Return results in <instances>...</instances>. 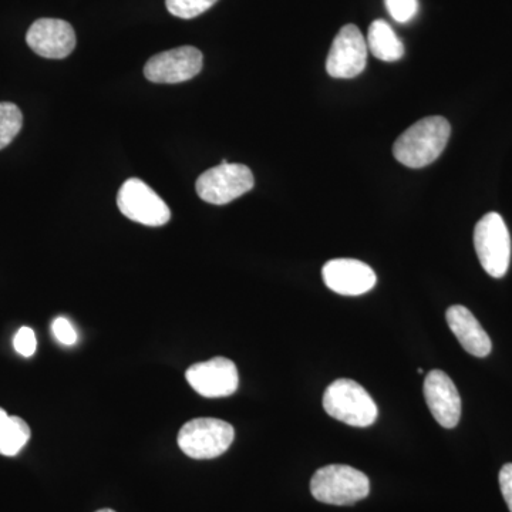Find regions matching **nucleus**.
I'll use <instances>...</instances> for the list:
<instances>
[{"label": "nucleus", "mask_w": 512, "mask_h": 512, "mask_svg": "<svg viewBox=\"0 0 512 512\" xmlns=\"http://www.w3.org/2000/svg\"><path fill=\"white\" fill-rule=\"evenodd\" d=\"M390 16L396 22H410L419 12V0H384Z\"/></svg>", "instance_id": "19"}, {"label": "nucleus", "mask_w": 512, "mask_h": 512, "mask_svg": "<svg viewBox=\"0 0 512 512\" xmlns=\"http://www.w3.org/2000/svg\"><path fill=\"white\" fill-rule=\"evenodd\" d=\"M32 436L25 420L18 416H9L0 407V454L13 457L23 450Z\"/></svg>", "instance_id": "16"}, {"label": "nucleus", "mask_w": 512, "mask_h": 512, "mask_svg": "<svg viewBox=\"0 0 512 512\" xmlns=\"http://www.w3.org/2000/svg\"><path fill=\"white\" fill-rule=\"evenodd\" d=\"M53 335L62 345L72 346L77 342L76 329L66 318H57L52 325Z\"/></svg>", "instance_id": "21"}, {"label": "nucleus", "mask_w": 512, "mask_h": 512, "mask_svg": "<svg viewBox=\"0 0 512 512\" xmlns=\"http://www.w3.org/2000/svg\"><path fill=\"white\" fill-rule=\"evenodd\" d=\"M323 409L333 419L353 427L372 426L379 416L375 400L365 387L350 379L329 384L323 394Z\"/></svg>", "instance_id": "2"}, {"label": "nucleus", "mask_w": 512, "mask_h": 512, "mask_svg": "<svg viewBox=\"0 0 512 512\" xmlns=\"http://www.w3.org/2000/svg\"><path fill=\"white\" fill-rule=\"evenodd\" d=\"M367 47L383 62H397L404 56L402 40L386 20H375L367 33Z\"/></svg>", "instance_id": "15"}, {"label": "nucleus", "mask_w": 512, "mask_h": 512, "mask_svg": "<svg viewBox=\"0 0 512 512\" xmlns=\"http://www.w3.org/2000/svg\"><path fill=\"white\" fill-rule=\"evenodd\" d=\"M185 379L195 392L207 399L232 396L239 386L237 366L222 356L195 363L185 372Z\"/></svg>", "instance_id": "9"}, {"label": "nucleus", "mask_w": 512, "mask_h": 512, "mask_svg": "<svg viewBox=\"0 0 512 512\" xmlns=\"http://www.w3.org/2000/svg\"><path fill=\"white\" fill-rule=\"evenodd\" d=\"M218 0H165L168 12L180 19H194L207 12Z\"/></svg>", "instance_id": "18"}, {"label": "nucleus", "mask_w": 512, "mask_h": 512, "mask_svg": "<svg viewBox=\"0 0 512 512\" xmlns=\"http://www.w3.org/2000/svg\"><path fill=\"white\" fill-rule=\"evenodd\" d=\"M23 126V114L16 104L3 101L0 103V150L8 147Z\"/></svg>", "instance_id": "17"}, {"label": "nucleus", "mask_w": 512, "mask_h": 512, "mask_svg": "<svg viewBox=\"0 0 512 512\" xmlns=\"http://www.w3.org/2000/svg\"><path fill=\"white\" fill-rule=\"evenodd\" d=\"M446 319L451 332L467 353L476 357L490 355L493 349L490 336L467 308L461 305L451 306L446 312Z\"/></svg>", "instance_id": "14"}, {"label": "nucleus", "mask_w": 512, "mask_h": 512, "mask_svg": "<svg viewBox=\"0 0 512 512\" xmlns=\"http://www.w3.org/2000/svg\"><path fill=\"white\" fill-rule=\"evenodd\" d=\"M254 174L247 165L222 160L220 165L202 173L195 183L198 197L208 204H229L254 188Z\"/></svg>", "instance_id": "6"}, {"label": "nucleus", "mask_w": 512, "mask_h": 512, "mask_svg": "<svg viewBox=\"0 0 512 512\" xmlns=\"http://www.w3.org/2000/svg\"><path fill=\"white\" fill-rule=\"evenodd\" d=\"M417 372H419V373H420V375H423L424 370H423V369H417Z\"/></svg>", "instance_id": "24"}, {"label": "nucleus", "mask_w": 512, "mask_h": 512, "mask_svg": "<svg viewBox=\"0 0 512 512\" xmlns=\"http://www.w3.org/2000/svg\"><path fill=\"white\" fill-rule=\"evenodd\" d=\"M311 493L319 503L353 505L369 495L370 481L356 468L332 464L313 474Z\"/></svg>", "instance_id": "3"}, {"label": "nucleus", "mask_w": 512, "mask_h": 512, "mask_svg": "<svg viewBox=\"0 0 512 512\" xmlns=\"http://www.w3.org/2000/svg\"><path fill=\"white\" fill-rule=\"evenodd\" d=\"M500 487L505 503L512 512V464H505L500 471Z\"/></svg>", "instance_id": "22"}, {"label": "nucleus", "mask_w": 512, "mask_h": 512, "mask_svg": "<svg viewBox=\"0 0 512 512\" xmlns=\"http://www.w3.org/2000/svg\"><path fill=\"white\" fill-rule=\"evenodd\" d=\"M117 205L128 220L147 227H163L171 220L170 208L163 198L138 178H130L121 185Z\"/></svg>", "instance_id": "7"}, {"label": "nucleus", "mask_w": 512, "mask_h": 512, "mask_svg": "<svg viewBox=\"0 0 512 512\" xmlns=\"http://www.w3.org/2000/svg\"><path fill=\"white\" fill-rule=\"evenodd\" d=\"M367 43L355 25H346L330 47L326 72L335 79H353L366 69Z\"/></svg>", "instance_id": "10"}, {"label": "nucleus", "mask_w": 512, "mask_h": 512, "mask_svg": "<svg viewBox=\"0 0 512 512\" xmlns=\"http://www.w3.org/2000/svg\"><path fill=\"white\" fill-rule=\"evenodd\" d=\"M474 247L488 275L503 278L507 274L511 262V237L500 214L488 212L477 222Z\"/></svg>", "instance_id": "5"}, {"label": "nucleus", "mask_w": 512, "mask_h": 512, "mask_svg": "<svg viewBox=\"0 0 512 512\" xmlns=\"http://www.w3.org/2000/svg\"><path fill=\"white\" fill-rule=\"evenodd\" d=\"M96 512H116V511L110 510V508H104V510H99Z\"/></svg>", "instance_id": "23"}, {"label": "nucleus", "mask_w": 512, "mask_h": 512, "mask_svg": "<svg viewBox=\"0 0 512 512\" xmlns=\"http://www.w3.org/2000/svg\"><path fill=\"white\" fill-rule=\"evenodd\" d=\"M450 134V123L444 117H426L397 138L393 146L394 158L406 167H427L446 150Z\"/></svg>", "instance_id": "1"}, {"label": "nucleus", "mask_w": 512, "mask_h": 512, "mask_svg": "<svg viewBox=\"0 0 512 512\" xmlns=\"http://www.w3.org/2000/svg\"><path fill=\"white\" fill-rule=\"evenodd\" d=\"M235 430L228 421L194 419L187 421L178 433V447L194 460H212L222 456L231 447Z\"/></svg>", "instance_id": "4"}, {"label": "nucleus", "mask_w": 512, "mask_h": 512, "mask_svg": "<svg viewBox=\"0 0 512 512\" xmlns=\"http://www.w3.org/2000/svg\"><path fill=\"white\" fill-rule=\"evenodd\" d=\"M202 64L204 56L197 47L181 46L151 57L144 67V76L160 84L188 82L200 74Z\"/></svg>", "instance_id": "8"}, {"label": "nucleus", "mask_w": 512, "mask_h": 512, "mask_svg": "<svg viewBox=\"0 0 512 512\" xmlns=\"http://www.w3.org/2000/svg\"><path fill=\"white\" fill-rule=\"evenodd\" d=\"M26 42L36 55L45 59H64L76 47V33L62 19H39L30 26Z\"/></svg>", "instance_id": "12"}, {"label": "nucleus", "mask_w": 512, "mask_h": 512, "mask_svg": "<svg viewBox=\"0 0 512 512\" xmlns=\"http://www.w3.org/2000/svg\"><path fill=\"white\" fill-rule=\"evenodd\" d=\"M423 392L437 423L444 429H454L461 417V397L453 380L441 370H431L424 379Z\"/></svg>", "instance_id": "13"}, {"label": "nucleus", "mask_w": 512, "mask_h": 512, "mask_svg": "<svg viewBox=\"0 0 512 512\" xmlns=\"http://www.w3.org/2000/svg\"><path fill=\"white\" fill-rule=\"evenodd\" d=\"M13 346H15L16 352L23 357L35 355L37 348L35 332L23 326V328H20L18 333H16L15 339H13Z\"/></svg>", "instance_id": "20"}, {"label": "nucleus", "mask_w": 512, "mask_h": 512, "mask_svg": "<svg viewBox=\"0 0 512 512\" xmlns=\"http://www.w3.org/2000/svg\"><path fill=\"white\" fill-rule=\"evenodd\" d=\"M323 281L330 291L343 296H359L376 286V272L357 259H332L322 269Z\"/></svg>", "instance_id": "11"}]
</instances>
